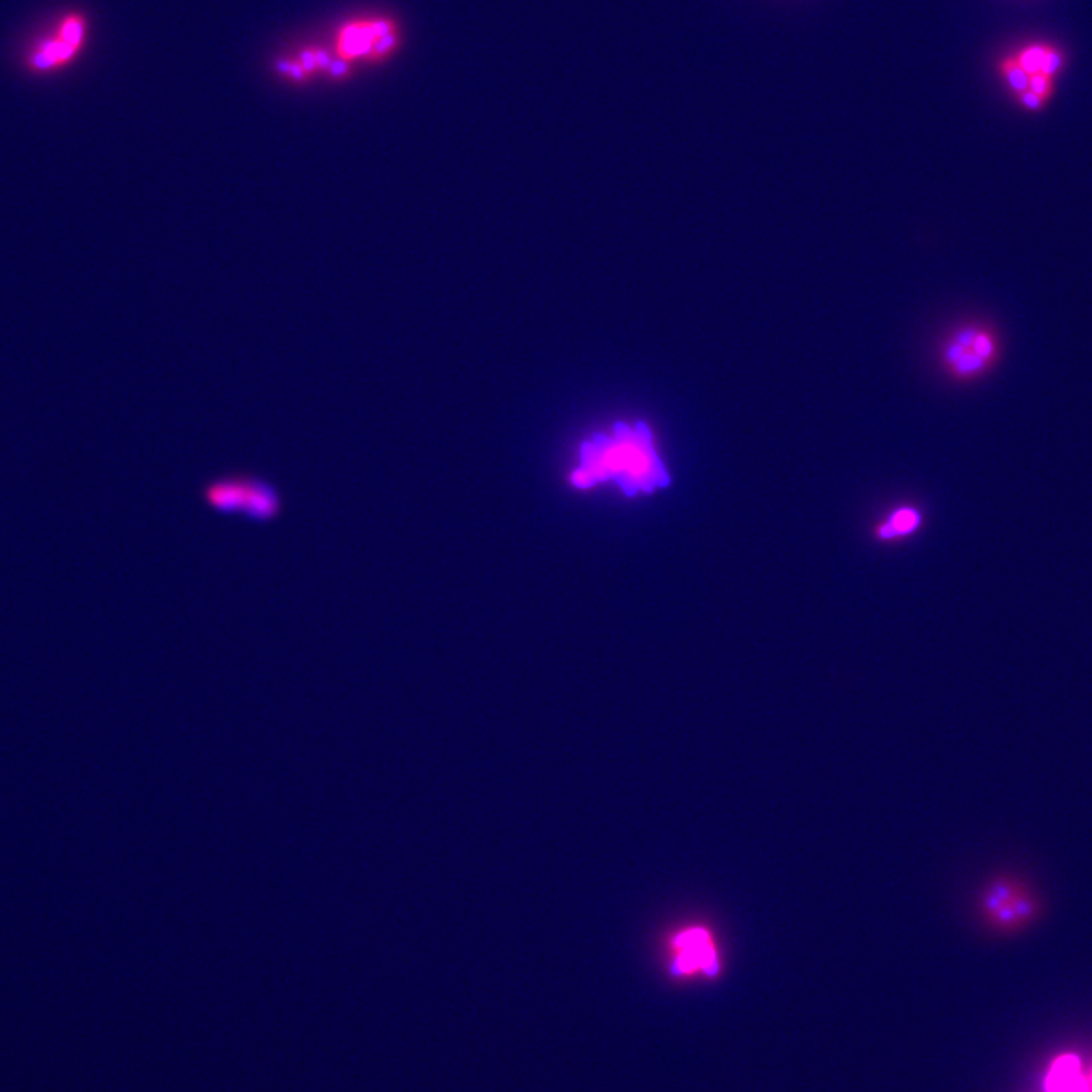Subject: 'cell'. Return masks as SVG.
<instances>
[{"label": "cell", "instance_id": "1", "mask_svg": "<svg viewBox=\"0 0 1092 1092\" xmlns=\"http://www.w3.org/2000/svg\"><path fill=\"white\" fill-rule=\"evenodd\" d=\"M604 480H615L626 495L639 489L653 492L658 485L669 484L668 472L656 454L645 424H638L636 430L618 424L615 439L600 434L583 444L581 467L573 474V484L590 487Z\"/></svg>", "mask_w": 1092, "mask_h": 1092}, {"label": "cell", "instance_id": "2", "mask_svg": "<svg viewBox=\"0 0 1092 1092\" xmlns=\"http://www.w3.org/2000/svg\"><path fill=\"white\" fill-rule=\"evenodd\" d=\"M199 498L211 512L240 516L254 523H272L284 515L283 490L264 475L249 470H231L206 480Z\"/></svg>", "mask_w": 1092, "mask_h": 1092}, {"label": "cell", "instance_id": "3", "mask_svg": "<svg viewBox=\"0 0 1092 1092\" xmlns=\"http://www.w3.org/2000/svg\"><path fill=\"white\" fill-rule=\"evenodd\" d=\"M978 910L983 925L993 932L1015 935L1035 925L1043 913V902L1020 877L998 875L981 890Z\"/></svg>", "mask_w": 1092, "mask_h": 1092}, {"label": "cell", "instance_id": "4", "mask_svg": "<svg viewBox=\"0 0 1092 1092\" xmlns=\"http://www.w3.org/2000/svg\"><path fill=\"white\" fill-rule=\"evenodd\" d=\"M401 47V29L392 17H361L344 22L334 37L336 60L382 62Z\"/></svg>", "mask_w": 1092, "mask_h": 1092}, {"label": "cell", "instance_id": "5", "mask_svg": "<svg viewBox=\"0 0 1092 1092\" xmlns=\"http://www.w3.org/2000/svg\"><path fill=\"white\" fill-rule=\"evenodd\" d=\"M997 331L988 325H962L953 331L943 344L942 361L948 374L958 379L983 377L997 364L1000 357Z\"/></svg>", "mask_w": 1092, "mask_h": 1092}, {"label": "cell", "instance_id": "6", "mask_svg": "<svg viewBox=\"0 0 1092 1092\" xmlns=\"http://www.w3.org/2000/svg\"><path fill=\"white\" fill-rule=\"evenodd\" d=\"M87 17L69 12L60 19L54 29L35 43L27 55V65L35 72H55L77 60L87 43Z\"/></svg>", "mask_w": 1092, "mask_h": 1092}, {"label": "cell", "instance_id": "7", "mask_svg": "<svg viewBox=\"0 0 1092 1092\" xmlns=\"http://www.w3.org/2000/svg\"><path fill=\"white\" fill-rule=\"evenodd\" d=\"M673 948V973L677 976L701 973L713 978L721 970L716 942L707 928L691 927L677 933Z\"/></svg>", "mask_w": 1092, "mask_h": 1092}, {"label": "cell", "instance_id": "8", "mask_svg": "<svg viewBox=\"0 0 1092 1092\" xmlns=\"http://www.w3.org/2000/svg\"><path fill=\"white\" fill-rule=\"evenodd\" d=\"M1046 1088L1048 1092H1088L1082 1081L1079 1061L1074 1056H1062L1054 1062Z\"/></svg>", "mask_w": 1092, "mask_h": 1092}, {"label": "cell", "instance_id": "9", "mask_svg": "<svg viewBox=\"0 0 1092 1092\" xmlns=\"http://www.w3.org/2000/svg\"><path fill=\"white\" fill-rule=\"evenodd\" d=\"M923 516L917 508L910 505H902L888 515L887 520L880 523L877 535L883 540L907 537L920 528Z\"/></svg>", "mask_w": 1092, "mask_h": 1092}, {"label": "cell", "instance_id": "10", "mask_svg": "<svg viewBox=\"0 0 1092 1092\" xmlns=\"http://www.w3.org/2000/svg\"><path fill=\"white\" fill-rule=\"evenodd\" d=\"M334 62L336 60L329 62V57L325 54L324 50L307 49L293 60L283 62L281 72L287 77H291V79H306L311 73L328 70Z\"/></svg>", "mask_w": 1092, "mask_h": 1092}, {"label": "cell", "instance_id": "11", "mask_svg": "<svg viewBox=\"0 0 1092 1092\" xmlns=\"http://www.w3.org/2000/svg\"><path fill=\"white\" fill-rule=\"evenodd\" d=\"M1000 75L1003 77V79H1005L1008 87L1011 88V92L1013 93V96L1020 95V93L1023 92H1028L1029 77H1030V75H1029V73L1026 72V70H1024L1020 64H1018V62H1016L1013 55L1005 58V60L1001 62Z\"/></svg>", "mask_w": 1092, "mask_h": 1092}, {"label": "cell", "instance_id": "12", "mask_svg": "<svg viewBox=\"0 0 1092 1092\" xmlns=\"http://www.w3.org/2000/svg\"><path fill=\"white\" fill-rule=\"evenodd\" d=\"M1048 47L1050 44H1047V43H1031L1029 46H1024L1023 49L1018 50L1016 54H1013V57L1029 75H1033V73L1043 70L1044 60H1046Z\"/></svg>", "mask_w": 1092, "mask_h": 1092}, {"label": "cell", "instance_id": "13", "mask_svg": "<svg viewBox=\"0 0 1092 1092\" xmlns=\"http://www.w3.org/2000/svg\"><path fill=\"white\" fill-rule=\"evenodd\" d=\"M1029 90L1048 102L1054 95V78L1043 72L1033 73L1029 77Z\"/></svg>", "mask_w": 1092, "mask_h": 1092}, {"label": "cell", "instance_id": "14", "mask_svg": "<svg viewBox=\"0 0 1092 1092\" xmlns=\"http://www.w3.org/2000/svg\"><path fill=\"white\" fill-rule=\"evenodd\" d=\"M1066 62V54H1064L1059 47L1051 46L1050 44V47L1047 50L1046 60H1044L1043 70H1041V72L1046 73L1048 77L1056 78L1059 73H1061V70L1064 69Z\"/></svg>", "mask_w": 1092, "mask_h": 1092}, {"label": "cell", "instance_id": "15", "mask_svg": "<svg viewBox=\"0 0 1092 1092\" xmlns=\"http://www.w3.org/2000/svg\"><path fill=\"white\" fill-rule=\"evenodd\" d=\"M1015 99L1024 110L1031 113L1041 112L1047 105L1046 99H1043L1041 96L1035 95V93H1031L1030 90L1016 95Z\"/></svg>", "mask_w": 1092, "mask_h": 1092}]
</instances>
